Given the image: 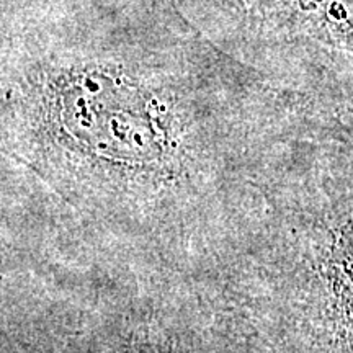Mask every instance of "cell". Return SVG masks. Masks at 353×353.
Masks as SVG:
<instances>
[{
	"mask_svg": "<svg viewBox=\"0 0 353 353\" xmlns=\"http://www.w3.org/2000/svg\"><path fill=\"white\" fill-rule=\"evenodd\" d=\"M0 244L187 263L291 139L267 65L176 0H41L3 30Z\"/></svg>",
	"mask_w": 353,
	"mask_h": 353,
	"instance_id": "cell-1",
	"label": "cell"
}]
</instances>
